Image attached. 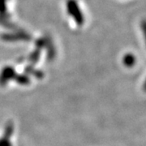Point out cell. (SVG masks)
<instances>
[{
  "mask_svg": "<svg viewBox=\"0 0 146 146\" xmlns=\"http://www.w3.org/2000/svg\"><path fill=\"white\" fill-rule=\"evenodd\" d=\"M143 89L146 92V80L145 81V83H144V84H143Z\"/></svg>",
  "mask_w": 146,
  "mask_h": 146,
  "instance_id": "3",
  "label": "cell"
},
{
  "mask_svg": "<svg viewBox=\"0 0 146 146\" xmlns=\"http://www.w3.org/2000/svg\"><path fill=\"white\" fill-rule=\"evenodd\" d=\"M141 30H142V33L144 34V37H145V41L146 44V20H143V21H141Z\"/></svg>",
  "mask_w": 146,
  "mask_h": 146,
  "instance_id": "2",
  "label": "cell"
},
{
  "mask_svg": "<svg viewBox=\"0 0 146 146\" xmlns=\"http://www.w3.org/2000/svg\"><path fill=\"white\" fill-rule=\"evenodd\" d=\"M123 62L125 66L131 68V67L134 66L136 63V57L132 54H130V53L127 54L123 58Z\"/></svg>",
  "mask_w": 146,
  "mask_h": 146,
  "instance_id": "1",
  "label": "cell"
}]
</instances>
